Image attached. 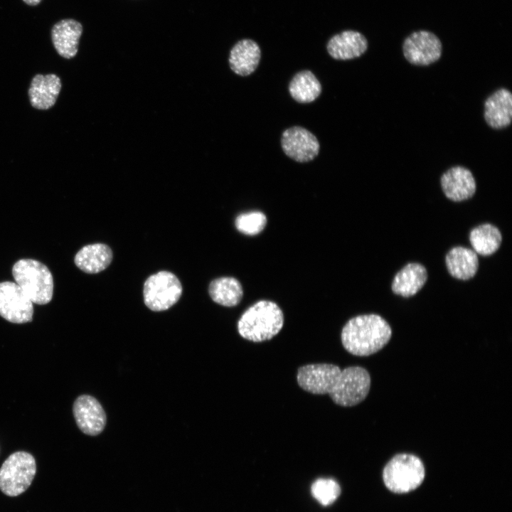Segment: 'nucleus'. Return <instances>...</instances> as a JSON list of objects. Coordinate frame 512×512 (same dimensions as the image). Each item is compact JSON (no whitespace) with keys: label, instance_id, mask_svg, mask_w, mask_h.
I'll return each instance as SVG.
<instances>
[{"label":"nucleus","instance_id":"f257e3e1","mask_svg":"<svg viewBox=\"0 0 512 512\" xmlns=\"http://www.w3.org/2000/svg\"><path fill=\"white\" fill-rule=\"evenodd\" d=\"M297 380L304 390L315 395L328 394L335 404L342 407L361 402L370 387V376L364 368L341 369L331 363L302 366L297 370Z\"/></svg>","mask_w":512,"mask_h":512},{"label":"nucleus","instance_id":"f03ea898","mask_svg":"<svg viewBox=\"0 0 512 512\" xmlns=\"http://www.w3.org/2000/svg\"><path fill=\"white\" fill-rule=\"evenodd\" d=\"M392 329L380 315L362 314L343 326L341 338L344 348L356 356H368L381 350L390 341Z\"/></svg>","mask_w":512,"mask_h":512},{"label":"nucleus","instance_id":"7ed1b4c3","mask_svg":"<svg viewBox=\"0 0 512 512\" xmlns=\"http://www.w3.org/2000/svg\"><path fill=\"white\" fill-rule=\"evenodd\" d=\"M284 314L275 302L260 300L249 306L238 321V331L246 340L262 342L272 339L282 329Z\"/></svg>","mask_w":512,"mask_h":512},{"label":"nucleus","instance_id":"20e7f679","mask_svg":"<svg viewBox=\"0 0 512 512\" xmlns=\"http://www.w3.org/2000/svg\"><path fill=\"white\" fill-rule=\"evenodd\" d=\"M12 274L33 303L42 305L51 301L53 279L44 264L33 259H21L14 265Z\"/></svg>","mask_w":512,"mask_h":512},{"label":"nucleus","instance_id":"39448f33","mask_svg":"<svg viewBox=\"0 0 512 512\" xmlns=\"http://www.w3.org/2000/svg\"><path fill=\"white\" fill-rule=\"evenodd\" d=\"M383 478L391 491L407 493L421 484L425 478V467L421 459L415 455L398 454L384 467Z\"/></svg>","mask_w":512,"mask_h":512},{"label":"nucleus","instance_id":"423d86ee","mask_svg":"<svg viewBox=\"0 0 512 512\" xmlns=\"http://www.w3.org/2000/svg\"><path fill=\"white\" fill-rule=\"evenodd\" d=\"M36 471L34 457L26 452L11 454L0 469V489L9 496L24 492L33 481Z\"/></svg>","mask_w":512,"mask_h":512},{"label":"nucleus","instance_id":"0eeeda50","mask_svg":"<svg viewBox=\"0 0 512 512\" xmlns=\"http://www.w3.org/2000/svg\"><path fill=\"white\" fill-rule=\"evenodd\" d=\"M182 294V286L175 274L161 271L149 277L143 294L146 306L154 311L166 310L174 305Z\"/></svg>","mask_w":512,"mask_h":512},{"label":"nucleus","instance_id":"6e6552de","mask_svg":"<svg viewBox=\"0 0 512 512\" xmlns=\"http://www.w3.org/2000/svg\"><path fill=\"white\" fill-rule=\"evenodd\" d=\"M442 52V42L429 31H415L407 36L402 43L404 57L415 65H431L440 58Z\"/></svg>","mask_w":512,"mask_h":512},{"label":"nucleus","instance_id":"1a4fd4ad","mask_svg":"<svg viewBox=\"0 0 512 512\" xmlns=\"http://www.w3.org/2000/svg\"><path fill=\"white\" fill-rule=\"evenodd\" d=\"M33 302L15 282H0V316L14 324L33 319Z\"/></svg>","mask_w":512,"mask_h":512},{"label":"nucleus","instance_id":"9d476101","mask_svg":"<svg viewBox=\"0 0 512 512\" xmlns=\"http://www.w3.org/2000/svg\"><path fill=\"white\" fill-rule=\"evenodd\" d=\"M281 146L288 157L299 163L314 160L320 149L319 142L315 135L300 126L291 127L282 132Z\"/></svg>","mask_w":512,"mask_h":512},{"label":"nucleus","instance_id":"9b49d317","mask_svg":"<svg viewBox=\"0 0 512 512\" xmlns=\"http://www.w3.org/2000/svg\"><path fill=\"white\" fill-rule=\"evenodd\" d=\"M73 415L78 427L86 434L95 436L104 430L105 412L100 402L90 395H82L75 400Z\"/></svg>","mask_w":512,"mask_h":512},{"label":"nucleus","instance_id":"f8f14e48","mask_svg":"<svg viewBox=\"0 0 512 512\" xmlns=\"http://www.w3.org/2000/svg\"><path fill=\"white\" fill-rule=\"evenodd\" d=\"M440 185L445 196L454 202L472 198L476 190L474 175L462 166H454L446 171L440 178Z\"/></svg>","mask_w":512,"mask_h":512},{"label":"nucleus","instance_id":"ddd939ff","mask_svg":"<svg viewBox=\"0 0 512 512\" xmlns=\"http://www.w3.org/2000/svg\"><path fill=\"white\" fill-rule=\"evenodd\" d=\"M368 46V41L363 34L346 30L333 36L326 44V50L334 59L347 60L361 56Z\"/></svg>","mask_w":512,"mask_h":512},{"label":"nucleus","instance_id":"4468645a","mask_svg":"<svg viewBox=\"0 0 512 512\" xmlns=\"http://www.w3.org/2000/svg\"><path fill=\"white\" fill-rule=\"evenodd\" d=\"M61 87V80L57 75L36 74L32 78L28 90L31 106L40 110L51 108L56 102Z\"/></svg>","mask_w":512,"mask_h":512},{"label":"nucleus","instance_id":"2eb2a0df","mask_svg":"<svg viewBox=\"0 0 512 512\" xmlns=\"http://www.w3.org/2000/svg\"><path fill=\"white\" fill-rule=\"evenodd\" d=\"M484 117L494 129L506 128L512 119V95L506 88H500L490 95L484 105Z\"/></svg>","mask_w":512,"mask_h":512},{"label":"nucleus","instance_id":"dca6fc26","mask_svg":"<svg viewBox=\"0 0 512 512\" xmlns=\"http://www.w3.org/2000/svg\"><path fill=\"white\" fill-rule=\"evenodd\" d=\"M82 33L81 23L74 19H63L55 23L52 28L51 38L58 53L66 59L75 57Z\"/></svg>","mask_w":512,"mask_h":512},{"label":"nucleus","instance_id":"f3484780","mask_svg":"<svg viewBox=\"0 0 512 512\" xmlns=\"http://www.w3.org/2000/svg\"><path fill=\"white\" fill-rule=\"evenodd\" d=\"M261 59V50L252 39L238 41L230 51L229 65L237 75L247 76L255 71Z\"/></svg>","mask_w":512,"mask_h":512},{"label":"nucleus","instance_id":"a211bd4d","mask_svg":"<svg viewBox=\"0 0 512 512\" xmlns=\"http://www.w3.org/2000/svg\"><path fill=\"white\" fill-rule=\"evenodd\" d=\"M427 271L424 265L418 262L405 265L395 275L391 289L394 294L403 297L415 295L427 280Z\"/></svg>","mask_w":512,"mask_h":512},{"label":"nucleus","instance_id":"6ab92c4d","mask_svg":"<svg viewBox=\"0 0 512 512\" xmlns=\"http://www.w3.org/2000/svg\"><path fill=\"white\" fill-rule=\"evenodd\" d=\"M445 265L449 273L461 280L471 279L479 269L477 253L463 246L451 248L445 256Z\"/></svg>","mask_w":512,"mask_h":512},{"label":"nucleus","instance_id":"aec40b11","mask_svg":"<svg viewBox=\"0 0 512 512\" xmlns=\"http://www.w3.org/2000/svg\"><path fill=\"white\" fill-rule=\"evenodd\" d=\"M112 251L105 244L95 243L82 247L75 255L74 262L82 271L95 274L106 269L112 260Z\"/></svg>","mask_w":512,"mask_h":512},{"label":"nucleus","instance_id":"412c9836","mask_svg":"<svg viewBox=\"0 0 512 512\" xmlns=\"http://www.w3.org/2000/svg\"><path fill=\"white\" fill-rule=\"evenodd\" d=\"M288 89L291 97L299 103L312 102L322 90L319 80L308 70L297 73L290 80Z\"/></svg>","mask_w":512,"mask_h":512},{"label":"nucleus","instance_id":"4be33fe9","mask_svg":"<svg viewBox=\"0 0 512 512\" xmlns=\"http://www.w3.org/2000/svg\"><path fill=\"white\" fill-rule=\"evenodd\" d=\"M469 238L473 250L482 256H489L496 252L502 242L499 229L488 223L474 228L469 233Z\"/></svg>","mask_w":512,"mask_h":512},{"label":"nucleus","instance_id":"5701e85b","mask_svg":"<svg viewBox=\"0 0 512 512\" xmlns=\"http://www.w3.org/2000/svg\"><path fill=\"white\" fill-rule=\"evenodd\" d=\"M208 292L215 303L227 307L237 306L243 296L240 282L232 277L213 279L209 285Z\"/></svg>","mask_w":512,"mask_h":512},{"label":"nucleus","instance_id":"b1692460","mask_svg":"<svg viewBox=\"0 0 512 512\" xmlns=\"http://www.w3.org/2000/svg\"><path fill=\"white\" fill-rule=\"evenodd\" d=\"M267 221L265 213L254 210L239 214L235 220V226L241 233L252 236L261 233Z\"/></svg>","mask_w":512,"mask_h":512},{"label":"nucleus","instance_id":"393cba45","mask_svg":"<svg viewBox=\"0 0 512 512\" xmlns=\"http://www.w3.org/2000/svg\"><path fill=\"white\" fill-rule=\"evenodd\" d=\"M313 497L323 506L333 503L341 494L339 484L332 479H316L311 488Z\"/></svg>","mask_w":512,"mask_h":512},{"label":"nucleus","instance_id":"a878e982","mask_svg":"<svg viewBox=\"0 0 512 512\" xmlns=\"http://www.w3.org/2000/svg\"><path fill=\"white\" fill-rule=\"evenodd\" d=\"M27 4L35 6L41 2V0H23Z\"/></svg>","mask_w":512,"mask_h":512}]
</instances>
